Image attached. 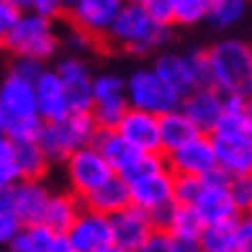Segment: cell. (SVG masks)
Instances as JSON below:
<instances>
[{
  "label": "cell",
  "mask_w": 252,
  "mask_h": 252,
  "mask_svg": "<svg viewBox=\"0 0 252 252\" xmlns=\"http://www.w3.org/2000/svg\"><path fill=\"white\" fill-rule=\"evenodd\" d=\"M70 252H113L111 242V221L106 214L83 206L75 221L64 232Z\"/></svg>",
  "instance_id": "7c38bea8"
},
{
  "label": "cell",
  "mask_w": 252,
  "mask_h": 252,
  "mask_svg": "<svg viewBox=\"0 0 252 252\" xmlns=\"http://www.w3.org/2000/svg\"><path fill=\"white\" fill-rule=\"evenodd\" d=\"M234 193H237V201H239V209L252 214V173L247 178H239L234 180Z\"/></svg>",
  "instance_id": "74e56055"
},
{
  "label": "cell",
  "mask_w": 252,
  "mask_h": 252,
  "mask_svg": "<svg viewBox=\"0 0 252 252\" xmlns=\"http://www.w3.org/2000/svg\"><path fill=\"white\" fill-rule=\"evenodd\" d=\"M98 131V124L93 121L90 111H70L62 119L54 121H41L36 131V144L47 155L49 162H62V159L75 152L77 147L90 144Z\"/></svg>",
  "instance_id": "8992f818"
},
{
  "label": "cell",
  "mask_w": 252,
  "mask_h": 252,
  "mask_svg": "<svg viewBox=\"0 0 252 252\" xmlns=\"http://www.w3.org/2000/svg\"><path fill=\"white\" fill-rule=\"evenodd\" d=\"M18 216L10 209V186L8 188H0V247H8L10 239L16 237L18 232Z\"/></svg>",
  "instance_id": "4dcf8cb0"
},
{
  "label": "cell",
  "mask_w": 252,
  "mask_h": 252,
  "mask_svg": "<svg viewBox=\"0 0 252 252\" xmlns=\"http://www.w3.org/2000/svg\"><path fill=\"white\" fill-rule=\"evenodd\" d=\"M126 85V103L131 108L150 111L155 116L167 113L180 106V95L159 77L152 67H136L124 77Z\"/></svg>",
  "instance_id": "9c48e42d"
},
{
  "label": "cell",
  "mask_w": 252,
  "mask_h": 252,
  "mask_svg": "<svg viewBox=\"0 0 252 252\" xmlns=\"http://www.w3.org/2000/svg\"><path fill=\"white\" fill-rule=\"evenodd\" d=\"M157 24L173 26V0H136Z\"/></svg>",
  "instance_id": "e575fe53"
},
{
  "label": "cell",
  "mask_w": 252,
  "mask_h": 252,
  "mask_svg": "<svg viewBox=\"0 0 252 252\" xmlns=\"http://www.w3.org/2000/svg\"><path fill=\"white\" fill-rule=\"evenodd\" d=\"M108 221H111L113 252H142L147 237L155 229L152 216L142 209H136V206H131V203L126 209L111 214Z\"/></svg>",
  "instance_id": "9a60e30c"
},
{
  "label": "cell",
  "mask_w": 252,
  "mask_h": 252,
  "mask_svg": "<svg viewBox=\"0 0 252 252\" xmlns=\"http://www.w3.org/2000/svg\"><path fill=\"white\" fill-rule=\"evenodd\" d=\"M175 201L190 206L203 224L237 219L242 214L234 193V180L219 173V170H214L203 178L175 175Z\"/></svg>",
  "instance_id": "7a4b0ae2"
},
{
  "label": "cell",
  "mask_w": 252,
  "mask_h": 252,
  "mask_svg": "<svg viewBox=\"0 0 252 252\" xmlns=\"http://www.w3.org/2000/svg\"><path fill=\"white\" fill-rule=\"evenodd\" d=\"M64 8H67V0H29V10H33L39 16H47L52 21L62 18Z\"/></svg>",
  "instance_id": "d590c367"
},
{
  "label": "cell",
  "mask_w": 252,
  "mask_h": 252,
  "mask_svg": "<svg viewBox=\"0 0 252 252\" xmlns=\"http://www.w3.org/2000/svg\"><path fill=\"white\" fill-rule=\"evenodd\" d=\"M126 186H129V203L150 214L155 226L175 203V173L167 165L126 180Z\"/></svg>",
  "instance_id": "52a82bcc"
},
{
  "label": "cell",
  "mask_w": 252,
  "mask_h": 252,
  "mask_svg": "<svg viewBox=\"0 0 252 252\" xmlns=\"http://www.w3.org/2000/svg\"><path fill=\"white\" fill-rule=\"evenodd\" d=\"M116 131L139 152H162L159 150V121L155 113L142 108H126L116 124Z\"/></svg>",
  "instance_id": "e0dca14e"
},
{
  "label": "cell",
  "mask_w": 252,
  "mask_h": 252,
  "mask_svg": "<svg viewBox=\"0 0 252 252\" xmlns=\"http://www.w3.org/2000/svg\"><path fill=\"white\" fill-rule=\"evenodd\" d=\"M157 121H159V150H162V155L170 152V150H175L178 144L188 142L190 136L198 134V129L193 126V121L180 111V106L173 108V111H167V113H159Z\"/></svg>",
  "instance_id": "d4e9b609"
},
{
  "label": "cell",
  "mask_w": 252,
  "mask_h": 252,
  "mask_svg": "<svg viewBox=\"0 0 252 252\" xmlns=\"http://www.w3.org/2000/svg\"><path fill=\"white\" fill-rule=\"evenodd\" d=\"M13 155H16V167L18 178H44L49 170V159L41 152L36 139H18L13 142Z\"/></svg>",
  "instance_id": "4316f807"
},
{
  "label": "cell",
  "mask_w": 252,
  "mask_h": 252,
  "mask_svg": "<svg viewBox=\"0 0 252 252\" xmlns=\"http://www.w3.org/2000/svg\"><path fill=\"white\" fill-rule=\"evenodd\" d=\"M165 165L175 175H190V178H203L216 170V157L209 134L198 131L188 142L178 144L175 150L165 152Z\"/></svg>",
  "instance_id": "4fadbf2b"
},
{
  "label": "cell",
  "mask_w": 252,
  "mask_h": 252,
  "mask_svg": "<svg viewBox=\"0 0 252 252\" xmlns=\"http://www.w3.org/2000/svg\"><path fill=\"white\" fill-rule=\"evenodd\" d=\"M10 252H70L67 250V237L49 229L44 221L21 224L16 237L8 245Z\"/></svg>",
  "instance_id": "7402d4cb"
},
{
  "label": "cell",
  "mask_w": 252,
  "mask_h": 252,
  "mask_svg": "<svg viewBox=\"0 0 252 252\" xmlns=\"http://www.w3.org/2000/svg\"><path fill=\"white\" fill-rule=\"evenodd\" d=\"M234 221L237 219L203 224L201 237H198V250H203V252H237V247H234Z\"/></svg>",
  "instance_id": "f1b7e54d"
},
{
  "label": "cell",
  "mask_w": 252,
  "mask_h": 252,
  "mask_svg": "<svg viewBox=\"0 0 252 252\" xmlns=\"http://www.w3.org/2000/svg\"><path fill=\"white\" fill-rule=\"evenodd\" d=\"M60 47H67V54H85L88 49L95 47V39L70 24L64 33H60Z\"/></svg>",
  "instance_id": "d6a6232c"
},
{
  "label": "cell",
  "mask_w": 252,
  "mask_h": 252,
  "mask_svg": "<svg viewBox=\"0 0 252 252\" xmlns=\"http://www.w3.org/2000/svg\"><path fill=\"white\" fill-rule=\"evenodd\" d=\"M129 108L126 103V85L124 77L116 72H98L93 75V103L90 116L98 124V129H116L119 119Z\"/></svg>",
  "instance_id": "8fae6325"
},
{
  "label": "cell",
  "mask_w": 252,
  "mask_h": 252,
  "mask_svg": "<svg viewBox=\"0 0 252 252\" xmlns=\"http://www.w3.org/2000/svg\"><path fill=\"white\" fill-rule=\"evenodd\" d=\"M152 70L183 98L196 85H209V64L206 52H159L152 62Z\"/></svg>",
  "instance_id": "ba28073f"
},
{
  "label": "cell",
  "mask_w": 252,
  "mask_h": 252,
  "mask_svg": "<svg viewBox=\"0 0 252 252\" xmlns=\"http://www.w3.org/2000/svg\"><path fill=\"white\" fill-rule=\"evenodd\" d=\"M206 18V0H173V26H196Z\"/></svg>",
  "instance_id": "f546056e"
},
{
  "label": "cell",
  "mask_w": 252,
  "mask_h": 252,
  "mask_svg": "<svg viewBox=\"0 0 252 252\" xmlns=\"http://www.w3.org/2000/svg\"><path fill=\"white\" fill-rule=\"evenodd\" d=\"M173 36V26L157 24L136 0H121L103 41L131 57H150L159 52Z\"/></svg>",
  "instance_id": "6da1fadb"
},
{
  "label": "cell",
  "mask_w": 252,
  "mask_h": 252,
  "mask_svg": "<svg viewBox=\"0 0 252 252\" xmlns=\"http://www.w3.org/2000/svg\"><path fill=\"white\" fill-rule=\"evenodd\" d=\"M18 180L16 155H13V139L0 131V188H8Z\"/></svg>",
  "instance_id": "1f68e13d"
},
{
  "label": "cell",
  "mask_w": 252,
  "mask_h": 252,
  "mask_svg": "<svg viewBox=\"0 0 252 252\" xmlns=\"http://www.w3.org/2000/svg\"><path fill=\"white\" fill-rule=\"evenodd\" d=\"M57 77L64 88L70 111H90L93 103V70L83 54H64L54 67Z\"/></svg>",
  "instance_id": "5bb4252c"
},
{
  "label": "cell",
  "mask_w": 252,
  "mask_h": 252,
  "mask_svg": "<svg viewBox=\"0 0 252 252\" xmlns=\"http://www.w3.org/2000/svg\"><path fill=\"white\" fill-rule=\"evenodd\" d=\"M247 47H250V54H252V41H247Z\"/></svg>",
  "instance_id": "60d3db41"
},
{
  "label": "cell",
  "mask_w": 252,
  "mask_h": 252,
  "mask_svg": "<svg viewBox=\"0 0 252 252\" xmlns=\"http://www.w3.org/2000/svg\"><path fill=\"white\" fill-rule=\"evenodd\" d=\"M62 165H64V178H67V186H70V193H75L80 201L90 190H95L100 183H106L111 175H116L113 167L106 162V157L95 150L93 142L70 152L62 159Z\"/></svg>",
  "instance_id": "30bf717a"
},
{
  "label": "cell",
  "mask_w": 252,
  "mask_h": 252,
  "mask_svg": "<svg viewBox=\"0 0 252 252\" xmlns=\"http://www.w3.org/2000/svg\"><path fill=\"white\" fill-rule=\"evenodd\" d=\"M247 5H250L247 0H206L203 24H209L216 31H226L245 18Z\"/></svg>",
  "instance_id": "83f0119b"
},
{
  "label": "cell",
  "mask_w": 252,
  "mask_h": 252,
  "mask_svg": "<svg viewBox=\"0 0 252 252\" xmlns=\"http://www.w3.org/2000/svg\"><path fill=\"white\" fill-rule=\"evenodd\" d=\"M221 108H224V95L214 85H196L190 93L180 98V111L203 134L214 129V124L221 116Z\"/></svg>",
  "instance_id": "d6986e66"
},
{
  "label": "cell",
  "mask_w": 252,
  "mask_h": 252,
  "mask_svg": "<svg viewBox=\"0 0 252 252\" xmlns=\"http://www.w3.org/2000/svg\"><path fill=\"white\" fill-rule=\"evenodd\" d=\"M0 47H5V52H10L13 57L49 62L60 52V31H57L52 18L24 8L13 21V26L8 29Z\"/></svg>",
  "instance_id": "5b68a950"
},
{
  "label": "cell",
  "mask_w": 252,
  "mask_h": 252,
  "mask_svg": "<svg viewBox=\"0 0 252 252\" xmlns=\"http://www.w3.org/2000/svg\"><path fill=\"white\" fill-rule=\"evenodd\" d=\"M142 252H175V245H173V239L167 237L165 229L155 226L152 234L147 237V242H144Z\"/></svg>",
  "instance_id": "8d00e7d4"
},
{
  "label": "cell",
  "mask_w": 252,
  "mask_h": 252,
  "mask_svg": "<svg viewBox=\"0 0 252 252\" xmlns=\"http://www.w3.org/2000/svg\"><path fill=\"white\" fill-rule=\"evenodd\" d=\"M95 150L106 157V162L113 167V173L121 175L126 167L134 162V157L139 155V150H134L131 144L124 142V136L116 129H98L93 136Z\"/></svg>",
  "instance_id": "cb8c5ba5"
},
{
  "label": "cell",
  "mask_w": 252,
  "mask_h": 252,
  "mask_svg": "<svg viewBox=\"0 0 252 252\" xmlns=\"http://www.w3.org/2000/svg\"><path fill=\"white\" fill-rule=\"evenodd\" d=\"M41 126L33 100V80L13 64L0 75V131L13 142L33 139Z\"/></svg>",
  "instance_id": "3957f363"
},
{
  "label": "cell",
  "mask_w": 252,
  "mask_h": 252,
  "mask_svg": "<svg viewBox=\"0 0 252 252\" xmlns=\"http://www.w3.org/2000/svg\"><path fill=\"white\" fill-rule=\"evenodd\" d=\"M18 13H21V8L5 3V0H0V44H3L5 33H8L10 26H13V21L18 18Z\"/></svg>",
  "instance_id": "f35d334b"
},
{
  "label": "cell",
  "mask_w": 252,
  "mask_h": 252,
  "mask_svg": "<svg viewBox=\"0 0 252 252\" xmlns=\"http://www.w3.org/2000/svg\"><path fill=\"white\" fill-rule=\"evenodd\" d=\"M33 100H36V113L41 121H54L62 119L64 113H70L64 88L57 72L49 67H41V72L33 77Z\"/></svg>",
  "instance_id": "44dd1931"
},
{
  "label": "cell",
  "mask_w": 252,
  "mask_h": 252,
  "mask_svg": "<svg viewBox=\"0 0 252 252\" xmlns=\"http://www.w3.org/2000/svg\"><path fill=\"white\" fill-rule=\"evenodd\" d=\"M157 226L165 229L167 237L173 239L175 252H196L198 250V237H201L203 221L198 219V214L190 206L175 201L167 209V214L159 219Z\"/></svg>",
  "instance_id": "ac0fdd59"
},
{
  "label": "cell",
  "mask_w": 252,
  "mask_h": 252,
  "mask_svg": "<svg viewBox=\"0 0 252 252\" xmlns=\"http://www.w3.org/2000/svg\"><path fill=\"white\" fill-rule=\"evenodd\" d=\"M49 188L41 178H18L10 186V209L18 216L21 224H33L41 221L44 206L49 198Z\"/></svg>",
  "instance_id": "ffe728a7"
},
{
  "label": "cell",
  "mask_w": 252,
  "mask_h": 252,
  "mask_svg": "<svg viewBox=\"0 0 252 252\" xmlns=\"http://www.w3.org/2000/svg\"><path fill=\"white\" fill-rule=\"evenodd\" d=\"M234 247L237 252H252V214H239L234 221Z\"/></svg>",
  "instance_id": "836d02e7"
},
{
  "label": "cell",
  "mask_w": 252,
  "mask_h": 252,
  "mask_svg": "<svg viewBox=\"0 0 252 252\" xmlns=\"http://www.w3.org/2000/svg\"><path fill=\"white\" fill-rule=\"evenodd\" d=\"M80 203L88 206V209H93V211L111 216V214H116V211L129 206V186H126V180L121 175H111L106 183H100L95 190H90Z\"/></svg>",
  "instance_id": "603a6c76"
},
{
  "label": "cell",
  "mask_w": 252,
  "mask_h": 252,
  "mask_svg": "<svg viewBox=\"0 0 252 252\" xmlns=\"http://www.w3.org/2000/svg\"><path fill=\"white\" fill-rule=\"evenodd\" d=\"M119 5L121 0H67L64 16L75 29L90 33L93 39H103Z\"/></svg>",
  "instance_id": "2e32d148"
},
{
  "label": "cell",
  "mask_w": 252,
  "mask_h": 252,
  "mask_svg": "<svg viewBox=\"0 0 252 252\" xmlns=\"http://www.w3.org/2000/svg\"><path fill=\"white\" fill-rule=\"evenodd\" d=\"M5 3H10V5H16V8H29V0H5Z\"/></svg>",
  "instance_id": "ab89813d"
},
{
  "label": "cell",
  "mask_w": 252,
  "mask_h": 252,
  "mask_svg": "<svg viewBox=\"0 0 252 252\" xmlns=\"http://www.w3.org/2000/svg\"><path fill=\"white\" fill-rule=\"evenodd\" d=\"M206 52L209 85L221 95L252 98V54L242 39H221Z\"/></svg>",
  "instance_id": "277c9868"
},
{
  "label": "cell",
  "mask_w": 252,
  "mask_h": 252,
  "mask_svg": "<svg viewBox=\"0 0 252 252\" xmlns=\"http://www.w3.org/2000/svg\"><path fill=\"white\" fill-rule=\"evenodd\" d=\"M80 209H83V206H80V198L75 193H49L41 221L49 229H54V232L64 234L67 229H70V224L75 221Z\"/></svg>",
  "instance_id": "484cf974"
}]
</instances>
